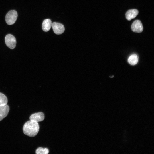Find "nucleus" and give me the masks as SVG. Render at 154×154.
<instances>
[{"instance_id":"2","label":"nucleus","mask_w":154,"mask_h":154,"mask_svg":"<svg viewBox=\"0 0 154 154\" xmlns=\"http://www.w3.org/2000/svg\"><path fill=\"white\" fill-rule=\"evenodd\" d=\"M17 13L15 10L9 11L5 16V21L8 25L13 24L16 21L17 17Z\"/></svg>"},{"instance_id":"6","label":"nucleus","mask_w":154,"mask_h":154,"mask_svg":"<svg viewBox=\"0 0 154 154\" xmlns=\"http://www.w3.org/2000/svg\"><path fill=\"white\" fill-rule=\"evenodd\" d=\"M44 114L42 112L35 113L31 115L30 117V120L37 122L42 121L44 119Z\"/></svg>"},{"instance_id":"5","label":"nucleus","mask_w":154,"mask_h":154,"mask_svg":"<svg viewBox=\"0 0 154 154\" xmlns=\"http://www.w3.org/2000/svg\"><path fill=\"white\" fill-rule=\"evenodd\" d=\"M131 27L132 30L135 32L141 33L143 30L142 24L139 20L135 21L132 23Z\"/></svg>"},{"instance_id":"3","label":"nucleus","mask_w":154,"mask_h":154,"mask_svg":"<svg viewBox=\"0 0 154 154\" xmlns=\"http://www.w3.org/2000/svg\"><path fill=\"white\" fill-rule=\"evenodd\" d=\"M5 42L7 46L11 49H14L16 46V40L15 37L11 34L7 35L5 38Z\"/></svg>"},{"instance_id":"10","label":"nucleus","mask_w":154,"mask_h":154,"mask_svg":"<svg viewBox=\"0 0 154 154\" xmlns=\"http://www.w3.org/2000/svg\"><path fill=\"white\" fill-rule=\"evenodd\" d=\"M138 61V56L135 54L130 55L128 59V62L131 65H135L137 64Z\"/></svg>"},{"instance_id":"9","label":"nucleus","mask_w":154,"mask_h":154,"mask_svg":"<svg viewBox=\"0 0 154 154\" xmlns=\"http://www.w3.org/2000/svg\"><path fill=\"white\" fill-rule=\"evenodd\" d=\"M52 21L50 19H47L44 20L42 25L43 31L45 32L49 31L52 26Z\"/></svg>"},{"instance_id":"7","label":"nucleus","mask_w":154,"mask_h":154,"mask_svg":"<svg viewBox=\"0 0 154 154\" xmlns=\"http://www.w3.org/2000/svg\"><path fill=\"white\" fill-rule=\"evenodd\" d=\"M9 110V107L7 104L0 106V121L7 115Z\"/></svg>"},{"instance_id":"12","label":"nucleus","mask_w":154,"mask_h":154,"mask_svg":"<svg viewBox=\"0 0 154 154\" xmlns=\"http://www.w3.org/2000/svg\"><path fill=\"white\" fill-rule=\"evenodd\" d=\"M35 152L37 154H48L49 151L48 149L47 148H43L40 147L36 149Z\"/></svg>"},{"instance_id":"11","label":"nucleus","mask_w":154,"mask_h":154,"mask_svg":"<svg viewBox=\"0 0 154 154\" xmlns=\"http://www.w3.org/2000/svg\"><path fill=\"white\" fill-rule=\"evenodd\" d=\"M8 100L6 96L2 93L0 92V106L6 104Z\"/></svg>"},{"instance_id":"8","label":"nucleus","mask_w":154,"mask_h":154,"mask_svg":"<svg viewBox=\"0 0 154 154\" xmlns=\"http://www.w3.org/2000/svg\"><path fill=\"white\" fill-rule=\"evenodd\" d=\"M138 14V11L135 9H131L128 10L125 14L126 18L128 21H130L135 18Z\"/></svg>"},{"instance_id":"1","label":"nucleus","mask_w":154,"mask_h":154,"mask_svg":"<svg viewBox=\"0 0 154 154\" xmlns=\"http://www.w3.org/2000/svg\"><path fill=\"white\" fill-rule=\"evenodd\" d=\"M39 130V126L38 122L29 121L24 124L23 130L24 133L30 137H33L38 133Z\"/></svg>"},{"instance_id":"4","label":"nucleus","mask_w":154,"mask_h":154,"mask_svg":"<svg viewBox=\"0 0 154 154\" xmlns=\"http://www.w3.org/2000/svg\"><path fill=\"white\" fill-rule=\"evenodd\" d=\"M54 32L56 34H62L64 31L65 28L62 24L57 22H54L52 23V26Z\"/></svg>"}]
</instances>
